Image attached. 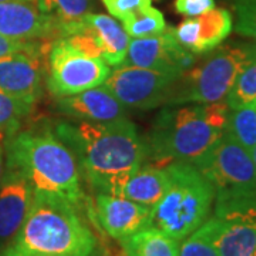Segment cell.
Instances as JSON below:
<instances>
[{
  "instance_id": "cell-1",
  "label": "cell",
  "mask_w": 256,
  "mask_h": 256,
  "mask_svg": "<svg viewBox=\"0 0 256 256\" xmlns=\"http://www.w3.org/2000/svg\"><path fill=\"white\" fill-rule=\"evenodd\" d=\"M54 132L73 152L92 190L120 195L130 178L142 166L146 144L126 117L107 122H58Z\"/></svg>"
},
{
  "instance_id": "cell-2",
  "label": "cell",
  "mask_w": 256,
  "mask_h": 256,
  "mask_svg": "<svg viewBox=\"0 0 256 256\" xmlns=\"http://www.w3.org/2000/svg\"><path fill=\"white\" fill-rule=\"evenodd\" d=\"M6 161L28 176L34 195L63 201L80 210L84 200L80 166L53 130L18 131L8 141Z\"/></svg>"
},
{
  "instance_id": "cell-3",
  "label": "cell",
  "mask_w": 256,
  "mask_h": 256,
  "mask_svg": "<svg viewBox=\"0 0 256 256\" xmlns=\"http://www.w3.org/2000/svg\"><path fill=\"white\" fill-rule=\"evenodd\" d=\"M229 112L226 101L168 106L146 141V154H151L158 166L171 162L195 165L224 136Z\"/></svg>"
},
{
  "instance_id": "cell-4",
  "label": "cell",
  "mask_w": 256,
  "mask_h": 256,
  "mask_svg": "<svg viewBox=\"0 0 256 256\" xmlns=\"http://www.w3.org/2000/svg\"><path fill=\"white\" fill-rule=\"evenodd\" d=\"M10 249L30 256H92L96 236L82 220L78 208L34 195Z\"/></svg>"
},
{
  "instance_id": "cell-5",
  "label": "cell",
  "mask_w": 256,
  "mask_h": 256,
  "mask_svg": "<svg viewBox=\"0 0 256 256\" xmlns=\"http://www.w3.org/2000/svg\"><path fill=\"white\" fill-rule=\"evenodd\" d=\"M165 170L170 185L151 210L150 225L182 242L210 218L215 188L195 165L171 162Z\"/></svg>"
},
{
  "instance_id": "cell-6",
  "label": "cell",
  "mask_w": 256,
  "mask_h": 256,
  "mask_svg": "<svg viewBox=\"0 0 256 256\" xmlns=\"http://www.w3.org/2000/svg\"><path fill=\"white\" fill-rule=\"evenodd\" d=\"M175 82L166 106L214 104L226 100L250 57V44H228L204 54Z\"/></svg>"
},
{
  "instance_id": "cell-7",
  "label": "cell",
  "mask_w": 256,
  "mask_h": 256,
  "mask_svg": "<svg viewBox=\"0 0 256 256\" xmlns=\"http://www.w3.org/2000/svg\"><path fill=\"white\" fill-rule=\"evenodd\" d=\"M195 166L215 188V202L256 198V166L250 152L226 131Z\"/></svg>"
},
{
  "instance_id": "cell-8",
  "label": "cell",
  "mask_w": 256,
  "mask_h": 256,
  "mask_svg": "<svg viewBox=\"0 0 256 256\" xmlns=\"http://www.w3.org/2000/svg\"><path fill=\"white\" fill-rule=\"evenodd\" d=\"M110 73V66L101 57L82 52L64 37L54 40L50 46L47 87L57 98L100 87Z\"/></svg>"
},
{
  "instance_id": "cell-9",
  "label": "cell",
  "mask_w": 256,
  "mask_h": 256,
  "mask_svg": "<svg viewBox=\"0 0 256 256\" xmlns=\"http://www.w3.org/2000/svg\"><path fill=\"white\" fill-rule=\"evenodd\" d=\"M220 256H254L256 198L215 202V214L201 225Z\"/></svg>"
},
{
  "instance_id": "cell-10",
  "label": "cell",
  "mask_w": 256,
  "mask_h": 256,
  "mask_svg": "<svg viewBox=\"0 0 256 256\" xmlns=\"http://www.w3.org/2000/svg\"><path fill=\"white\" fill-rule=\"evenodd\" d=\"M180 76L121 64L102 84L128 108L151 110L168 104Z\"/></svg>"
},
{
  "instance_id": "cell-11",
  "label": "cell",
  "mask_w": 256,
  "mask_h": 256,
  "mask_svg": "<svg viewBox=\"0 0 256 256\" xmlns=\"http://www.w3.org/2000/svg\"><path fill=\"white\" fill-rule=\"evenodd\" d=\"M196 62V56L185 50L168 28L158 36L131 38L124 64L182 76Z\"/></svg>"
},
{
  "instance_id": "cell-12",
  "label": "cell",
  "mask_w": 256,
  "mask_h": 256,
  "mask_svg": "<svg viewBox=\"0 0 256 256\" xmlns=\"http://www.w3.org/2000/svg\"><path fill=\"white\" fill-rule=\"evenodd\" d=\"M34 200V190L18 166L6 161L0 182V254L12 246Z\"/></svg>"
},
{
  "instance_id": "cell-13",
  "label": "cell",
  "mask_w": 256,
  "mask_h": 256,
  "mask_svg": "<svg viewBox=\"0 0 256 256\" xmlns=\"http://www.w3.org/2000/svg\"><path fill=\"white\" fill-rule=\"evenodd\" d=\"M48 50L0 57V88L18 98L36 104L43 96Z\"/></svg>"
},
{
  "instance_id": "cell-14",
  "label": "cell",
  "mask_w": 256,
  "mask_h": 256,
  "mask_svg": "<svg viewBox=\"0 0 256 256\" xmlns=\"http://www.w3.org/2000/svg\"><path fill=\"white\" fill-rule=\"evenodd\" d=\"M0 34L26 42H54L60 24L38 9L36 2L0 3Z\"/></svg>"
},
{
  "instance_id": "cell-15",
  "label": "cell",
  "mask_w": 256,
  "mask_h": 256,
  "mask_svg": "<svg viewBox=\"0 0 256 256\" xmlns=\"http://www.w3.org/2000/svg\"><path fill=\"white\" fill-rule=\"evenodd\" d=\"M234 18L226 9H212L196 18H188L174 28L180 44L195 56H204L218 47L230 36Z\"/></svg>"
},
{
  "instance_id": "cell-16",
  "label": "cell",
  "mask_w": 256,
  "mask_h": 256,
  "mask_svg": "<svg viewBox=\"0 0 256 256\" xmlns=\"http://www.w3.org/2000/svg\"><path fill=\"white\" fill-rule=\"evenodd\" d=\"M151 210L121 195L100 192L96 198V214L101 228L117 240H122L148 226Z\"/></svg>"
},
{
  "instance_id": "cell-17",
  "label": "cell",
  "mask_w": 256,
  "mask_h": 256,
  "mask_svg": "<svg viewBox=\"0 0 256 256\" xmlns=\"http://www.w3.org/2000/svg\"><path fill=\"white\" fill-rule=\"evenodd\" d=\"M57 108L66 116L88 122H107L126 117V107L104 86L60 97L57 98Z\"/></svg>"
},
{
  "instance_id": "cell-18",
  "label": "cell",
  "mask_w": 256,
  "mask_h": 256,
  "mask_svg": "<svg viewBox=\"0 0 256 256\" xmlns=\"http://www.w3.org/2000/svg\"><path fill=\"white\" fill-rule=\"evenodd\" d=\"M76 23L78 28L92 34L100 48L101 58L110 67H118L124 64L131 37L116 18L107 14L87 13Z\"/></svg>"
},
{
  "instance_id": "cell-19",
  "label": "cell",
  "mask_w": 256,
  "mask_h": 256,
  "mask_svg": "<svg viewBox=\"0 0 256 256\" xmlns=\"http://www.w3.org/2000/svg\"><path fill=\"white\" fill-rule=\"evenodd\" d=\"M168 185L170 178L165 166L146 165L130 178L120 195L144 206L154 208L164 196Z\"/></svg>"
},
{
  "instance_id": "cell-20",
  "label": "cell",
  "mask_w": 256,
  "mask_h": 256,
  "mask_svg": "<svg viewBox=\"0 0 256 256\" xmlns=\"http://www.w3.org/2000/svg\"><path fill=\"white\" fill-rule=\"evenodd\" d=\"M122 256H180V244L152 225L120 240Z\"/></svg>"
},
{
  "instance_id": "cell-21",
  "label": "cell",
  "mask_w": 256,
  "mask_h": 256,
  "mask_svg": "<svg viewBox=\"0 0 256 256\" xmlns=\"http://www.w3.org/2000/svg\"><path fill=\"white\" fill-rule=\"evenodd\" d=\"M225 101L230 110H238L256 101V44H250L249 62L239 73Z\"/></svg>"
},
{
  "instance_id": "cell-22",
  "label": "cell",
  "mask_w": 256,
  "mask_h": 256,
  "mask_svg": "<svg viewBox=\"0 0 256 256\" xmlns=\"http://www.w3.org/2000/svg\"><path fill=\"white\" fill-rule=\"evenodd\" d=\"M226 131L250 152L256 146V104L250 102L229 112Z\"/></svg>"
},
{
  "instance_id": "cell-23",
  "label": "cell",
  "mask_w": 256,
  "mask_h": 256,
  "mask_svg": "<svg viewBox=\"0 0 256 256\" xmlns=\"http://www.w3.org/2000/svg\"><path fill=\"white\" fill-rule=\"evenodd\" d=\"M122 28L131 38H146L158 36L166 30L164 14L156 8L148 6L121 22Z\"/></svg>"
},
{
  "instance_id": "cell-24",
  "label": "cell",
  "mask_w": 256,
  "mask_h": 256,
  "mask_svg": "<svg viewBox=\"0 0 256 256\" xmlns=\"http://www.w3.org/2000/svg\"><path fill=\"white\" fill-rule=\"evenodd\" d=\"M38 9L44 14L56 18L60 24V32L63 26L72 24L90 13V0H34Z\"/></svg>"
},
{
  "instance_id": "cell-25",
  "label": "cell",
  "mask_w": 256,
  "mask_h": 256,
  "mask_svg": "<svg viewBox=\"0 0 256 256\" xmlns=\"http://www.w3.org/2000/svg\"><path fill=\"white\" fill-rule=\"evenodd\" d=\"M34 104L18 98L0 88V132L14 136L22 121L30 116Z\"/></svg>"
},
{
  "instance_id": "cell-26",
  "label": "cell",
  "mask_w": 256,
  "mask_h": 256,
  "mask_svg": "<svg viewBox=\"0 0 256 256\" xmlns=\"http://www.w3.org/2000/svg\"><path fill=\"white\" fill-rule=\"evenodd\" d=\"M235 12L236 33L256 43V0H229Z\"/></svg>"
},
{
  "instance_id": "cell-27",
  "label": "cell",
  "mask_w": 256,
  "mask_h": 256,
  "mask_svg": "<svg viewBox=\"0 0 256 256\" xmlns=\"http://www.w3.org/2000/svg\"><path fill=\"white\" fill-rule=\"evenodd\" d=\"M180 256H220L206 232L200 226L180 244Z\"/></svg>"
},
{
  "instance_id": "cell-28",
  "label": "cell",
  "mask_w": 256,
  "mask_h": 256,
  "mask_svg": "<svg viewBox=\"0 0 256 256\" xmlns=\"http://www.w3.org/2000/svg\"><path fill=\"white\" fill-rule=\"evenodd\" d=\"M53 42H26L14 40L0 34V57L16 54V53H37L46 52L50 48Z\"/></svg>"
},
{
  "instance_id": "cell-29",
  "label": "cell",
  "mask_w": 256,
  "mask_h": 256,
  "mask_svg": "<svg viewBox=\"0 0 256 256\" xmlns=\"http://www.w3.org/2000/svg\"><path fill=\"white\" fill-rule=\"evenodd\" d=\"M152 2L154 0H102V4L108 10L111 18L122 22L140 10L152 6Z\"/></svg>"
},
{
  "instance_id": "cell-30",
  "label": "cell",
  "mask_w": 256,
  "mask_h": 256,
  "mask_svg": "<svg viewBox=\"0 0 256 256\" xmlns=\"http://www.w3.org/2000/svg\"><path fill=\"white\" fill-rule=\"evenodd\" d=\"M215 9V0H175V10L185 18H196Z\"/></svg>"
},
{
  "instance_id": "cell-31",
  "label": "cell",
  "mask_w": 256,
  "mask_h": 256,
  "mask_svg": "<svg viewBox=\"0 0 256 256\" xmlns=\"http://www.w3.org/2000/svg\"><path fill=\"white\" fill-rule=\"evenodd\" d=\"M10 137L6 132H0V182H2V178L4 174V166H6V146H8V141Z\"/></svg>"
},
{
  "instance_id": "cell-32",
  "label": "cell",
  "mask_w": 256,
  "mask_h": 256,
  "mask_svg": "<svg viewBox=\"0 0 256 256\" xmlns=\"http://www.w3.org/2000/svg\"><path fill=\"white\" fill-rule=\"evenodd\" d=\"M0 256H30V255H24V254H20V252H16L13 249H6L3 254H0Z\"/></svg>"
},
{
  "instance_id": "cell-33",
  "label": "cell",
  "mask_w": 256,
  "mask_h": 256,
  "mask_svg": "<svg viewBox=\"0 0 256 256\" xmlns=\"http://www.w3.org/2000/svg\"><path fill=\"white\" fill-rule=\"evenodd\" d=\"M250 156H252V160H254V162H255V166H256V146L255 148L250 151Z\"/></svg>"
},
{
  "instance_id": "cell-34",
  "label": "cell",
  "mask_w": 256,
  "mask_h": 256,
  "mask_svg": "<svg viewBox=\"0 0 256 256\" xmlns=\"http://www.w3.org/2000/svg\"><path fill=\"white\" fill-rule=\"evenodd\" d=\"M6 2H34V0H0V3H6Z\"/></svg>"
},
{
  "instance_id": "cell-35",
  "label": "cell",
  "mask_w": 256,
  "mask_h": 256,
  "mask_svg": "<svg viewBox=\"0 0 256 256\" xmlns=\"http://www.w3.org/2000/svg\"><path fill=\"white\" fill-rule=\"evenodd\" d=\"M254 256H256V250H255V252H254Z\"/></svg>"
},
{
  "instance_id": "cell-36",
  "label": "cell",
  "mask_w": 256,
  "mask_h": 256,
  "mask_svg": "<svg viewBox=\"0 0 256 256\" xmlns=\"http://www.w3.org/2000/svg\"></svg>"
}]
</instances>
